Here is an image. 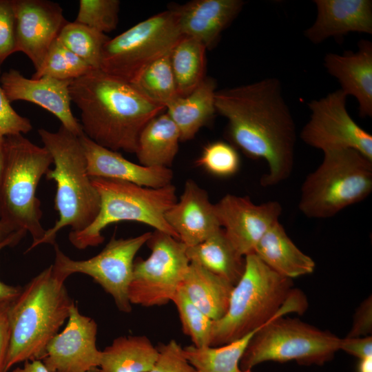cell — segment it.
Returning <instances> with one entry per match:
<instances>
[{
  "label": "cell",
  "mask_w": 372,
  "mask_h": 372,
  "mask_svg": "<svg viewBox=\"0 0 372 372\" xmlns=\"http://www.w3.org/2000/svg\"><path fill=\"white\" fill-rule=\"evenodd\" d=\"M157 358L147 372H197L183 353L182 347L176 340L156 347Z\"/></svg>",
  "instance_id": "obj_37"
},
{
  "label": "cell",
  "mask_w": 372,
  "mask_h": 372,
  "mask_svg": "<svg viewBox=\"0 0 372 372\" xmlns=\"http://www.w3.org/2000/svg\"><path fill=\"white\" fill-rule=\"evenodd\" d=\"M372 330V301L371 297L366 299L358 309L352 328L347 338L368 336Z\"/></svg>",
  "instance_id": "obj_41"
},
{
  "label": "cell",
  "mask_w": 372,
  "mask_h": 372,
  "mask_svg": "<svg viewBox=\"0 0 372 372\" xmlns=\"http://www.w3.org/2000/svg\"><path fill=\"white\" fill-rule=\"evenodd\" d=\"M100 197V209L94 221L80 231H70L69 240L79 249L96 247L104 240L101 232L120 221L139 222L178 239L165 219L166 212L177 201L176 189L172 183L158 188L132 183L91 178Z\"/></svg>",
  "instance_id": "obj_7"
},
{
  "label": "cell",
  "mask_w": 372,
  "mask_h": 372,
  "mask_svg": "<svg viewBox=\"0 0 372 372\" xmlns=\"http://www.w3.org/2000/svg\"><path fill=\"white\" fill-rule=\"evenodd\" d=\"M340 350H342L360 360L372 357V337H355L341 339Z\"/></svg>",
  "instance_id": "obj_42"
},
{
  "label": "cell",
  "mask_w": 372,
  "mask_h": 372,
  "mask_svg": "<svg viewBox=\"0 0 372 372\" xmlns=\"http://www.w3.org/2000/svg\"><path fill=\"white\" fill-rule=\"evenodd\" d=\"M87 161V172L90 178H101L127 181L152 188L172 183L173 172L167 167H149L134 163L118 152L102 147L84 134L79 136Z\"/></svg>",
  "instance_id": "obj_19"
},
{
  "label": "cell",
  "mask_w": 372,
  "mask_h": 372,
  "mask_svg": "<svg viewBox=\"0 0 372 372\" xmlns=\"http://www.w3.org/2000/svg\"><path fill=\"white\" fill-rule=\"evenodd\" d=\"M183 37L171 8L110 38L102 50L100 70L131 83L146 66L169 54Z\"/></svg>",
  "instance_id": "obj_10"
},
{
  "label": "cell",
  "mask_w": 372,
  "mask_h": 372,
  "mask_svg": "<svg viewBox=\"0 0 372 372\" xmlns=\"http://www.w3.org/2000/svg\"><path fill=\"white\" fill-rule=\"evenodd\" d=\"M69 90L72 102L81 112L83 134L96 144L115 152L135 154L141 130L166 110L131 83L100 69L72 80Z\"/></svg>",
  "instance_id": "obj_2"
},
{
  "label": "cell",
  "mask_w": 372,
  "mask_h": 372,
  "mask_svg": "<svg viewBox=\"0 0 372 372\" xmlns=\"http://www.w3.org/2000/svg\"><path fill=\"white\" fill-rule=\"evenodd\" d=\"M245 3L242 0H194L173 8L183 34L198 39L211 50Z\"/></svg>",
  "instance_id": "obj_22"
},
{
  "label": "cell",
  "mask_w": 372,
  "mask_h": 372,
  "mask_svg": "<svg viewBox=\"0 0 372 372\" xmlns=\"http://www.w3.org/2000/svg\"><path fill=\"white\" fill-rule=\"evenodd\" d=\"M347 97L339 89L309 102L310 118L300 137L307 145L322 152L353 149L372 161V135L350 116Z\"/></svg>",
  "instance_id": "obj_13"
},
{
  "label": "cell",
  "mask_w": 372,
  "mask_h": 372,
  "mask_svg": "<svg viewBox=\"0 0 372 372\" xmlns=\"http://www.w3.org/2000/svg\"><path fill=\"white\" fill-rule=\"evenodd\" d=\"M98 326L74 303L63 329L47 345L41 361L52 372H99Z\"/></svg>",
  "instance_id": "obj_14"
},
{
  "label": "cell",
  "mask_w": 372,
  "mask_h": 372,
  "mask_svg": "<svg viewBox=\"0 0 372 372\" xmlns=\"http://www.w3.org/2000/svg\"><path fill=\"white\" fill-rule=\"evenodd\" d=\"M169 54L146 66L131 83L147 99L164 107L178 96Z\"/></svg>",
  "instance_id": "obj_31"
},
{
  "label": "cell",
  "mask_w": 372,
  "mask_h": 372,
  "mask_svg": "<svg viewBox=\"0 0 372 372\" xmlns=\"http://www.w3.org/2000/svg\"><path fill=\"white\" fill-rule=\"evenodd\" d=\"M18 231L20 230H17L4 222L0 220V241L11 236Z\"/></svg>",
  "instance_id": "obj_45"
},
{
  "label": "cell",
  "mask_w": 372,
  "mask_h": 372,
  "mask_svg": "<svg viewBox=\"0 0 372 372\" xmlns=\"http://www.w3.org/2000/svg\"><path fill=\"white\" fill-rule=\"evenodd\" d=\"M12 300H0V372L6 371L10 342V309Z\"/></svg>",
  "instance_id": "obj_40"
},
{
  "label": "cell",
  "mask_w": 372,
  "mask_h": 372,
  "mask_svg": "<svg viewBox=\"0 0 372 372\" xmlns=\"http://www.w3.org/2000/svg\"><path fill=\"white\" fill-rule=\"evenodd\" d=\"M179 130L165 111L150 120L141 130L136 155L139 164L169 168L178 153Z\"/></svg>",
  "instance_id": "obj_26"
},
{
  "label": "cell",
  "mask_w": 372,
  "mask_h": 372,
  "mask_svg": "<svg viewBox=\"0 0 372 372\" xmlns=\"http://www.w3.org/2000/svg\"><path fill=\"white\" fill-rule=\"evenodd\" d=\"M52 265L34 277L12 300L11 335L6 371L25 361L43 358L47 345L67 321L74 303Z\"/></svg>",
  "instance_id": "obj_4"
},
{
  "label": "cell",
  "mask_w": 372,
  "mask_h": 372,
  "mask_svg": "<svg viewBox=\"0 0 372 372\" xmlns=\"http://www.w3.org/2000/svg\"><path fill=\"white\" fill-rule=\"evenodd\" d=\"M146 244V259L134 260L128 297L132 304L162 306L172 301L188 269L187 247L173 236L155 230Z\"/></svg>",
  "instance_id": "obj_11"
},
{
  "label": "cell",
  "mask_w": 372,
  "mask_h": 372,
  "mask_svg": "<svg viewBox=\"0 0 372 372\" xmlns=\"http://www.w3.org/2000/svg\"><path fill=\"white\" fill-rule=\"evenodd\" d=\"M240 156L229 143L214 141L206 145L196 161V165L219 177H228L239 169Z\"/></svg>",
  "instance_id": "obj_36"
},
{
  "label": "cell",
  "mask_w": 372,
  "mask_h": 372,
  "mask_svg": "<svg viewBox=\"0 0 372 372\" xmlns=\"http://www.w3.org/2000/svg\"><path fill=\"white\" fill-rule=\"evenodd\" d=\"M215 106L216 113L227 120L229 143L247 156L267 163L262 186L276 185L290 176L296 128L278 79L216 90Z\"/></svg>",
  "instance_id": "obj_1"
},
{
  "label": "cell",
  "mask_w": 372,
  "mask_h": 372,
  "mask_svg": "<svg viewBox=\"0 0 372 372\" xmlns=\"http://www.w3.org/2000/svg\"><path fill=\"white\" fill-rule=\"evenodd\" d=\"M3 137H0V187L2 178V173L3 168Z\"/></svg>",
  "instance_id": "obj_47"
},
{
  "label": "cell",
  "mask_w": 372,
  "mask_h": 372,
  "mask_svg": "<svg viewBox=\"0 0 372 372\" xmlns=\"http://www.w3.org/2000/svg\"><path fill=\"white\" fill-rule=\"evenodd\" d=\"M358 372H372V357L360 360Z\"/></svg>",
  "instance_id": "obj_46"
},
{
  "label": "cell",
  "mask_w": 372,
  "mask_h": 372,
  "mask_svg": "<svg viewBox=\"0 0 372 372\" xmlns=\"http://www.w3.org/2000/svg\"><path fill=\"white\" fill-rule=\"evenodd\" d=\"M190 300L214 321L227 312L234 285L200 265L190 262L180 285Z\"/></svg>",
  "instance_id": "obj_25"
},
{
  "label": "cell",
  "mask_w": 372,
  "mask_h": 372,
  "mask_svg": "<svg viewBox=\"0 0 372 372\" xmlns=\"http://www.w3.org/2000/svg\"><path fill=\"white\" fill-rule=\"evenodd\" d=\"M15 15L16 52L32 61L35 71L68 23L63 8L47 0H12Z\"/></svg>",
  "instance_id": "obj_16"
},
{
  "label": "cell",
  "mask_w": 372,
  "mask_h": 372,
  "mask_svg": "<svg viewBox=\"0 0 372 372\" xmlns=\"http://www.w3.org/2000/svg\"><path fill=\"white\" fill-rule=\"evenodd\" d=\"M176 307L183 331L196 347H209L214 320L204 313L180 287L172 301Z\"/></svg>",
  "instance_id": "obj_34"
},
{
  "label": "cell",
  "mask_w": 372,
  "mask_h": 372,
  "mask_svg": "<svg viewBox=\"0 0 372 372\" xmlns=\"http://www.w3.org/2000/svg\"><path fill=\"white\" fill-rule=\"evenodd\" d=\"M254 253L276 273L291 280L313 273L316 267L313 260L291 240L279 220L262 237Z\"/></svg>",
  "instance_id": "obj_23"
},
{
  "label": "cell",
  "mask_w": 372,
  "mask_h": 372,
  "mask_svg": "<svg viewBox=\"0 0 372 372\" xmlns=\"http://www.w3.org/2000/svg\"><path fill=\"white\" fill-rule=\"evenodd\" d=\"M71 82L50 76L28 79L15 69L5 72L0 76V85L10 103L25 101L37 104L54 114L68 131L80 136L83 134L82 127L70 107Z\"/></svg>",
  "instance_id": "obj_17"
},
{
  "label": "cell",
  "mask_w": 372,
  "mask_h": 372,
  "mask_svg": "<svg viewBox=\"0 0 372 372\" xmlns=\"http://www.w3.org/2000/svg\"><path fill=\"white\" fill-rule=\"evenodd\" d=\"M206 50L198 39L184 36L171 51L170 63L178 96L190 94L206 77Z\"/></svg>",
  "instance_id": "obj_29"
},
{
  "label": "cell",
  "mask_w": 372,
  "mask_h": 372,
  "mask_svg": "<svg viewBox=\"0 0 372 372\" xmlns=\"http://www.w3.org/2000/svg\"><path fill=\"white\" fill-rule=\"evenodd\" d=\"M216 81L206 76L190 94L178 96L167 104L165 112L177 126L180 141L192 139L212 121L216 113Z\"/></svg>",
  "instance_id": "obj_24"
},
{
  "label": "cell",
  "mask_w": 372,
  "mask_h": 372,
  "mask_svg": "<svg viewBox=\"0 0 372 372\" xmlns=\"http://www.w3.org/2000/svg\"><path fill=\"white\" fill-rule=\"evenodd\" d=\"M38 133L54 165L45 178L56 183L54 209L59 218L52 227L45 230L36 247L54 245L58 232L67 226L72 231H82L94 221L100 209V197L87 174L79 136L62 125L55 132L40 128Z\"/></svg>",
  "instance_id": "obj_5"
},
{
  "label": "cell",
  "mask_w": 372,
  "mask_h": 372,
  "mask_svg": "<svg viewBox=\"0 0 372 372\" xmlns=\"http://www.w3.org/2000/svg\"><path fill=\"white\" fill-rule=\"evenodd\" d=\"M323 152L320 165L304 179L298 208L307 217L328 218L372 192V161L353 149Z\"/></svg>",
  "instance_id": "obj_8"
},
{
  "label": "cell",
  "mask_w": 372,
  "mask_h": 372,
  "mask_svg": "<svg viewBox=\"0 0 372 372\" xmlns=\"http://www.w3.org/2000/svg\"><path fill=\"white\" fill-rule=\"evenodd\" d=\"M198 372V371H197Z\"/></svg>",
  "instance_id": "obj_48"
},
{
  "label": "cell",
  "mask_w": 372,
  "mask_h": 372,
  "mask_svg": "<svg viewBox=\"0 0 372 372\" xmlns=\"http://www.w3.org/2000/svg\"><path fill=\"white\" fill-rule=\"evenodd\" d=\"M56 39L93 69H100L103 48L110 39L107 34L76 21H68Z\"/></svg>",
  "instance_id": "obj_32"
},
{
  "label": "cell",
  "mask_w": 372,
  "mask_h": 372,
  "mask_svg": "<svg viewBox=\"0 0 372 372\" xmlns=\"http://www.w3.org/2000/svg\"><path fill=\"white\" fill-rule=\"evenodd\" d=\"M32 129L30 121L13 109L0 85V137L26 134Z\"/></svg>",
  "instance_id": "obj_39"
},
{
  "label": "cell",
  "mask_w": 372,
  "mask_h": 372,
  "mask_svg": "<svg viewBox=\"0 0 372 372\" xmlns=\"http://www.w3.org/2000/svg\"><path fill=\"white\" fill-rule=\"evenodd\" d=\"M165 219L186 247L202 242L221 229L215 204L192 179L185 182L180 200L166 212Z\"/></svg>",
  "instance_id": "obj_18"
},
{
  "label": "cell",
  "mask_w": 372,
  "mask_h": 372,
  "mask_svg": "<svg viewBox=\"0 0 372 372\" xmlns=\"http://www.w3.org/2000/svg\"><path fill=\"white\" fill-rule=\"evenodd\" d=\"M317 16L304 36L319 44L349 32L372 34L371 0H314Z\"/></svg>",
  "instance_id": "obj_20"
},
{
  "label": "cell",
  "mask_w": 372,
  "mask_h": 372,
  "mask_svg": "<svg viewBox=\"0 0 372 372\" xmlns=\"http://www.w3.org/2000/svg\"><path fill=\"white\" fill-rule=\"evenodd\" d=\"M92 70L94 69L56 39L50 45L42 64L33 74L32 79L50 76L59 80L72 81Z\"/></svg>",
  "instance_id": "obj_33"
},
{
  "label": "cell",
  "mask_w": 372,
  "mask_h": 372,
  "mask_svg": "<svg viewBox=\"0 0 372 372\" xmlns=\"http://www.w3.org/2000/svg\"><path fill=\"white\" fill-rule=\"evenodd\" d=\"M186 253L190 262L200 265L234 286L243 274L245 257L237 253L222 228L202 242L187 247Z\"/></svg>",
  "instance_id": "obj_27"
},
{
  "label": "cell",
  "mask_w": 372,
  "mask_h": 372,
  "mask_svg": "<svg viewBox=\"0 0 372 372\" xmlns=\"http://www.w3.org/2000/svg\"><path fill=\"white\" fill-rule=\"evenodd\" d=\"M3 168L0 187V220L17 230L30 233L36 247L45 229L41 220V202L37 188L53 163L49 151L23 136L3 137Z\"/></svg>",
  "instance_id": "obj_6"
},
{
  "label": "cell",
  "mask_w": 372,
  "mask_h": 372,
  "mask_svg": "<svg viewBox=\"0 0 372 372\" xmlns=\"http://www.w3.org/2000/svg\"><path fill=\"white\" fill-rule=\"evenodd\" d=\"M158 353L145 335L119 336L101 351L99 372H147Z\"/></svg>",
  "instance_id": "obj_28"
},
{
  "label": "cell",
  "mask_w": 372,
  "mask_h": 372,
  "mask_svg": "<svg viewBox=\"0 0 372 372\" xmlns=\"http://www.w3.org/2000/svg\"><path fill=\"white\" fill-rule=\"evenodd\" d=\"M152 232L128 238H111L97 255L76 260L66 256L55 244L53 265L67 278L76 273L91 277L113 298L119 311L129 313L132 304L128 289L132 275L135 256L146 244Z\"/></svg>",
  "instance_id": "obj_12"
},
{
  "label": "cell",
  "mask_w": 372,
  "mask_h": 372,
  "mask_svg": "<svg viewBox=\"0 0 372 372\" xmlns=\"http://www.w3.org/2000/svg\"><path fill=\"white\" fill-rule=\"evenodd\" d=\"M27 234L26 231L20 230L11 236L0 241V251L8 246H14ZM22 287L5 284L0 280V300H13L20 293Z\"/></svg>",
  "instance_id": "obj_43"
},
{
  "label": "cell",
  "mask_w": 372,
  "mask_h": 372,
  "mask_svg": "<svg viewBox=\"0 0 372 372\" xmlns=\"http://www.w3.org/2000/svg\"><path fill=\"white\" fill-rule=\"evenodd\" d=\"M14 52L16 28L12 0H0V71L5 60Z\"/></svg>",
  "instance_id": "obj_38"
},
{
  "label": "cell",
  "mask_w": 372,
  "mask_h": 372,
  "mask_svg": "<svg viewBox=\"0 0 372 372\" xmlns=\"http://www.w3.org/2000/svg\"><path fill=\"white\" fill-rule=\"evenodd\" d=\"M283 316L272 319L255 333L240 359L241 369L251 370L267 361L321 365L340 350L341 339L337 335Z\"/></svg>",
  "instance_id": "obj_9"
},
{
  "label": "cell",
  "mask_w": 372,
  "mask_h": 372,
  "mask_svg": "<svg viewBox=\"0 0 372 372\" xmlns=\"http://www.w3.org/2000/svg\"><path fill=\"white\" fill-rule=\"evenodd\" d=\"M323 63L328 73L339 82L340 90L355 98L359 115L372 117V43L361 39L355 52L327 53Z\"/></svg>",
  "instance_id": "obj_21"
},
{
  "label": "cell",
  "mask_w": 372,
  "mask_h": 372,
  "mask_svg": "<svg viewBox=\"0 0 372 372\" xmlns=\"http://www.w3.org/2000/svg\"><path fill=\"white\" fill-rule=\"evenodd\" d=\"M120 1L80 0L75 21L106 34L116 28Z\"/></svg>",
  "instance_id": "obj_35"
},
{
  "label": "cell",
  "mask_w": 372,
  "mask_h": 372,
  "mask_svg": "<svg viewBox=\"0 0 372 372\" xmlns=\"http://www.w3.org/2000/svg\"><path fill=\"white\" fill-rule=\"evenodd\" d=\"M11 372H52L50 371L41 360L24 362L22 366L17 367Z\"/></svg>",
  "instance_id": "obj_44"
},
{
  "label": "cell",
  "mask_w": 372,
  "mask_h": 372,
  "mask_svg": "<svg viewBox=\"0 0 372 372\" xmlns=\"http://www.w3.org/2000/svg\"><path fill=\"white\" fill-rule=\"evenodd\" d=\"M258 329L219 347H185L184 355L198 372H254L241 369L239 364L251 338Z\"/></svg>",
  "instance_id": "obj_30"
},
{
  "label": "cell",
  "mask_w": 372,
  "mask_h": 372,
  "mask_svg": "<svg viewBox=\"0 0 372 372\" xmlns=\"http://www.w3.org/2000/svg\"><path fill=\"white\" fill-rule=\"evenodd\" d=\"M245 266L234 286L228 309L214 321L210 347L222 346L258 329L268 322L290 312L307 309L303 293L293 289L291 279L268 267L254 253L245 256Z\"/></svg>",
  "instance_id": "obj_3"
},
{
  "label": "cell",
  "mask_w": 372,
  "mask_h": 372,
  "mask_svg": "<svg viewBox=\"0 0 372 372\" xmlns=\"http://www.w3.org/2000/svg\"><path fill=\"white\" fill-rule=\"evenodd\" d=\"M215 208L225 236L242 257L254 252L262 237L279 220L282 209L277 201L256 205L248 196L233 194L224 196Z\"/></svg>",
  "instance_id": "obj_15"
}]
</instances>
